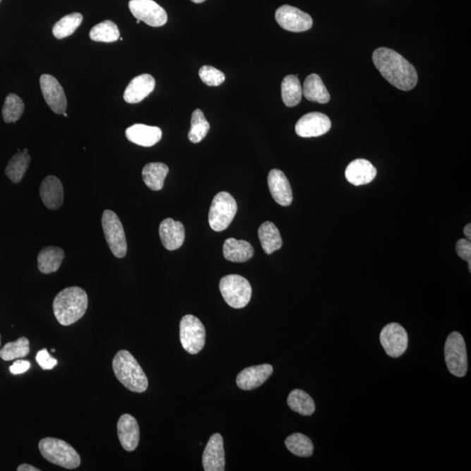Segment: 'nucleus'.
Instances as JSON below:
<instances>
[{"label": "nucleus", "instance_id": "1", "mask_svg": "<svg viewBox=\"0 0 471 471\" xmlns=\"http://www.w3.org/2000/svg\"><path fill=\"white\" fill-rule=\"evenodd\" d=\"M372 58L375 68L393 87L400 90L410 91L417 86V70L396 51L381 47L374 51Z\"/></svg>", "mask_w": 471, "mask_h": 471}, {"label": "nucleus", "instance_id": "2", "mask_svg": "<svg viewBox=\"0 0 471 471\" xmlns=\"http://www.w3.org/2000/svg\"><path fill=\"white\" fill-rule=\"evenodd\" d=\"M88 305L87 294L78 286L68 287L57 294L53 307L55 318L62 326H70L82 319Z\"/></svg>", "mask_w": 471, "mask_h": 471}, {"label": "nucleus", "instance_id": "3", "mask_svg": "<svg viewBox=\"0 0 471 471\" xmlns=\"http://www.w3.org/2000/svg\"><path fill=\"white\" fill-rule=\"evenodd\" d=\"M113 370L118 381L130 391L143 393L148 389V378L130 352L121 350L116 353L113 360Z\"/></svg>", "mask_w": 471, "mask_h": 471}, {"label": "nucleus", "instance_id": "4", "mask_svg": "<svg viewBox=\"0 0 471 471\" xmlns=\"http://www.w3.org/2000/svg\"><path fill=\"white\" fill-rule=\"evenodd\" d=\"M39 448L44 458L62 468L73 470L80 465L78 452L67 441L47 437L39 441Z\"/></svg>", "mask_w": 471, "mask_h": 471}, {"label": "nucleus", "instance_id": "5", "mask_svg": "<svg viewBox=\"0 0 471 471\" xmlns=\"http://www.w3.org/2000/svg\"><path fill=\"white\" fill-rule=\"evenodd\" d=\"M219 289L226 302L235 309L245 307L252 299V286L240 275L231 274L221 279Z\"/></svg>", "mask_w": 471, "mask_h": 471}, {"label": "nucleus", "instance_id": "6", "mask_svg": "<svg viewBox=\"0 0 471 471\" xmlns=\"http://www.w3.org/2000/svg\"><path fill=\"white\" fill-rule=\"evenodd\" d=\"M238 212L237 202L228 192H220L214 197L209 209V224L215 231L226 230Z\"/></svg>", "mask_w": 471, "mask_h": 471}, {"label": "nucleus", "instance_id": "7", "mask_svg": "<svg viewBox=\"0 0 471 471\" xmlns=\"http://www.w3.org/2000/svg\"><path fill=\"white\" fill-rule=\"evenodd\" d=\"M444 353L448 371L456 377H465L468 370V356L465 341L461 334L453 332L448 336Z\"/></svg>", "mask_w": 471, "mask_h": 471}, {"label": "nucleus", "instance_id": "8", "mask_svg": "<svg viewBox=\"0 0 471 471\" xmlns=\"http://www.w3.org/2000/svg\"><path fill=\"white\" fill-rule=\"evenodd\" d=\"M102 224L106 243L114 256L123 259L128 252L126 236L123 224L115 212L106 209L102 214Z\"/></svg>", "mask_w": 471, "mask_h": 471}, {"label": "nucleus", "instance_id": "9", "mask_svg": "<svg viewBox=\"0 0 471 471\" xmlns=\"http://www.w3.org/2000/svg\"><path fill=\"white\" fill-rule=\"evenodd\" d=\"M206 332L204 324L193 315L183 316L180 322V341L183 349L190 355H197L205 345Z\"/></svg>", "mask_w": 471, "mask_h": 471}, {"label": "nucleus", "instance_id": "10", "mask_svg": "<svg viewBox=\"0 0 471 471\" xmlns=\"http://www.w3.org/2000/svg\"><path fill=\"white\" fill-rule=\"evenodd\" d=\"M128 6L137 20L153 27H163L168 21L166 11L153 0H130Z\"/></svg>", "mask_w": 471, "mask_h": 471}, {"label": "nucleus", "instance_id": "11", "mask_svg": "<svg viewBox=\"0 0 471 471\" xmlns=\"http://www.w3.org/2000/svg\"><path fill=\"white\" fill-rule=\"evenodd\" d=\"M380 341L385 352L392 358L402 356L408 348V334L398 323H390L384 326L380 334Z\"/></svg>", "mask_w": 471, "mask_h": 471}, {"label": "nucleus", "instance_id": "12", "mask_svg": "<svg viewBox=\"0 0 471 471\" xmlns=\"http://www.w3.org/2000/svg\"><path fill=\"white\" fill-rule=\"evenodd\" d=\"M276 20L285 30L301 32L312 27V18L309 14L288 5L282 6L276 11Z\"/></svg>", "mask_w": 471, "mask_h": 471}, {"label": "nucleus", "instance_id": "13", "mask_svg": "<svg viewBox=\"0 0 471 471\" xmlns=\"http://www.w3.org/2000/svg\"><path fill=\"white\" fill-rule=\"evenodd\" d=\"M39 83L43 97L50 109L58 115L65 113L68 102L60 82L54 76L43 75L40 77Z\"/></svg>", "mask_w": 471, "mask_h": 471}, {"label": "nucleus", "instance_id": "14", "mask_svg": "<svg viewBox=\"0 0 471 471\" xmlns=\"http://www.w3.org/2000/svg\"><path fill=\"white\" fill-rule=\"evenodd\" d=\"M332 123L329 116L322 113L312 112L300 118L295 126L296 134L300 137H318L330 130Z\"/></svg>", "mask_w": 471, "mask_h": 471}, {"label": "nucleus", "instance_id": "15", "mask_svg": "<svg viewBox=\"0 0 471 471\" xmlns=\"http://www.w3.org/2000/svg\"><path fill=\"white\" fill-rule=\"evenodd\" d=\"M202 466L205 471H224L226 470V453L224 439L219 433L212 435L206 445L202 455Z\"/></svg>", "mask_w": 471, "mask_h": 471}, {"label": "nucleus", "instance_id": "16", "mask_svg": "<svg viewBox=\"0 0 471 471\" xmlns=\"http://www.w3.org/2000/svg\"><path fill=\"white\" fill-rule=\"evenodd\" d=\"M272 373H274V367L270 364L250 367L238 374L236 381L239 389L253 390L264 384Z\"/></svg>", "mask_w": 471, "mask_h": 471}, {"label": "nucleus", "instance_id": "17", "mask_svg": "<svg viewBox=\"0 0 471 471\" xmlns=\"http://www.w3.org/2000/svg\"><path fill=\"white\" fill-rule=\"evenodd\" d=\"M268 186L271 197L277 204L285 207L292 204L293 200L292 187L281 171L271 169L268 175Z\"/></svg>", "mask_w": 471, "mask_h": 471}, {"label": "nucleus", "instance_id": "18", "mask_svg": "<svg viewBox=\"0 0 471 471\" xmlns=\"http://www.w3.org/2000/svg\"><path fill=\"white\" fill-rule=\"evenodd\" d=\"M117 433L121 446L127 451H134L140 440L137 421L130 414L121 415L117 423Z\"/></svg>", "mask_w": 471, "mask_h": 471}, {"label": "nucleus", "instance_id": "19", "mask_svg": "<svg viewBox=\"0 0 471 471\" xmlns=\"http://www.w3.org/2000/svg\"><path fill=\"white\" fill-rule=\"evenodd\" d=\"M159 235L164 248L168 251H176L181 247L185 242V226L178 221L166 219L160 224Z\"/></svg>", "mask_w": 471, "mask_h": 471}, {"label": "nucleus", "instance_id": "20", "mask_svg": "<svg viewBox=\"0 0 471 471\" xmlns=\"http://www.w3.org/2000/svg\"><path fill=\"white\" fill-rule=\"evenodd\" d=\"M154 87H156V80L154 77L148 73H143V75L135 77L128 85L124 92V100L131 104L141 102L152 93Z\"/></svg>", "mask_w": 471, "mask_h": 471}, {"label": "nucleus", "instance_id": "21", "mask_svg": "<svg viewBox=\"0 0 471 471\" xmlns=\"http://www.w3.org/2000/svg\"><path fill=\"white\" fill-rule=\"evenodd\" d=\"M43 204L49 209H58L63 204L64 190L61 180L54 176H47L39 188Z\"/></svg>", "mask_w": 471, "mask_h": 471}, {"label": "nucleus", "instance_id": "22", "mask_svg": "<svg viewBox=\"0 0 471 471\" xmlns=\"http://www.w3.org/2000/svg\"><path fill=\"white\" fill-rule=\"evenodd\" d=\"M377 175V169L369 161L356 159L348 164L345 176L348 181L355 186L369 185Z\"/></svg>", "mask_w": 471, "mask_h": 471}, {"label": "nucleus", "instance_id": "23", "mask_svg": "<svg viewBox=\"0 0 471 471\" xmlns=\"http://www.w3.org/2000/svg\"><path fill=\"white\" fill-rule=\"evenodd\" d=\"M161 136L163 132L160 128L145 124H135L126 130V137L128 141L142 147L156 145L161 141Z\"/></svg>", "mask_w": 471, "mask_h": 471}, {"label": "nucleus", "instance_id": "24", "mask_svg": "<svg viewBox=\"0 0 471 471\" xmlns=\"http://www.w3.org/2000/svg\"><path fill=\"white\" fill-rule=\"evenodd\" d=\"M224 257L234 263H244L252 259L254 249L249 242L234 238L226 239L223 247Z\"/></svg>", "mask_w": 471, "mask_h": 471}, {"label": "nucleus", "instance_id": "25", "mask_svg": "<svg viewBox=\"0 0 471 471\" xmlns=\"http://www.w3.org/2000/svg\"><path fill=\"white\" fill-rule=\"evenodd\" d=\"M63 250L56 246L44 248L38 255L39 271L44 274H53L60 269L62 260L64 259Z\"/></svg>", "mask_w": 471, "mask_h": 471}, {"label": "nucleus", "instance_id": "26", "mask_svg": "<svg viewBox=\"0 0 471 471\" xmlns=\"http://www.w3.org/2000/svg\"><path fill=\"white\" fill-rule=\"evenodd\" d=\"M303 94L308 101L326 104L330 101V94L322 78L316 73L307 76L302 87Z\"/></svg>", "mask_w": 471, "mask_h": 471}, {"label": "nucleus", "instance_id": "27", "mask_svg": "<svg viewBox=\"0 0 471 471\" xmlns=\"http://www.w3.org/2000/svg\"><path fill=\"white\" fill-rule=\"evenodd\" d=\"M259 238L264 252L271 255L282 247L283 241L281 233L274 223L264 222L259 229Z\"/></svg>", "mask_w": 471, "mask_h": 471}, {"label": "nucleus", "instance_id": "28", "mask_svg": "<svg viewBox=\"0 0 471 471\" xmlns=\"http://www.w3.org/2000/svg\"><path fill=\"white\" fill-rule=\"evenodd\" d=\"M169 167L161 163H150L146 164L142 169L143 182L149 189L158 191L163 189L164 180L169 173Z\"/></svg>", "mask_w": 471, "mask_h": 471}, {"label": "nucleus", "instance_id": "29", "mask_svg": "<svg viewBox=\"0 0 471 471\" xmlns=\"http://www.w3.org/2000/svg\"><path fill=\"white\" fill-rule=\"evenodd\" d=\"M30 163L31 157L29 156L27 149H25L23 152H18L11 158L6 168V175L11 181L18 183L23 178Z\"/></svg>", "mask_w": 471, "mask_h": 471}, {"label": "nucleus", "instance_id": "30", "mask_svg": "<svg viewBox=\"0 0 471 471\" xmlns=\"http://www.w3.org/2000/svg\"><path fill=\"white\" fill-rule=\"evenodd\" d=\"M287 404L293 411L307 417L312 415L315 411L314 400L301 389H294L289 393Z\"/></svg>", "mask_w": 471, "mask_h": 471}, {"label": "nucleus", "instance_id": "31", "mask_svg": "<svg viewBox=\"0 0 471 471\" xmlns=\"http://www.w3.org/2000/svg\"><path fill=\"white\" fill-rule=\"evenodd\" d=\"M283 102L287 106H295L301 101L303 92L300 80L295 75H287L281 84Z\"/></svg>", "mask_w": 471, "mask_h": 471}, {"label": "nucleus", "instance_id": "32", "mask_svg": "<svg viewBox=\"0 0 471 471\" xmlns=\"http://www.w3.org/2000/svg\"><path fill=\"white\" fill-rule=\"evenodd\" d=\"M285 444L290 452L300 458H310L314 453V444L310 438L303 434H293L286 438Z\"/></svg>", "mask_w": 471, "mask_h": 471}, {"label": "nucleus", "instance_id": "33", "mask_svg": "<svg viewBox=\"0 0 471 471\" xmlns=\"http://www.w3.org/2000/svg\"><path fill=\"white\" fill-rule=\"evenodd\" d=\"M90 39L97 42L111 43L120 38V32L114 22L105 20L91 29Z\"/></svg>", "mask_w": 471, "mask_h": 471}, {"label": "nucleus", "instance_id": "34", "mask_svg": "<svg viewBox=\"0 0 471 471\" xmlns=\"http://www.w3.org/2000/svg\"><path fill=\"white\" fill-rule=\"evenodd\" d=\"M83 17L80 13L68 14L59 20L53 28L55 38L62 39L72 35L76 29L82 25Z\"/></svg>", "mask_w": 471, "mask_h": 471}, {"label": "nucleus", "instance_id": "35", "mask_svg": "<svg viewBox=\"0 0 471 471\" xmlns=\"http://www.w3.org/2000/svg\"><path fill=\"white\" fill-rule=\"evenodd\" d=\"M29 353H30V342L27 338L21 337L16 341L9 342L4 345L0 350V357L4 360L9 362V360L24 358Z\"/></svg>", "mask_w": 471, "mask_h": 471}, {"label": "nucleus", "instance_id": "36", "mask_svg": "<svg viewBox=\"0 0 471 471\" xmlns=\"http://www.w3.org/2000/svg\"><path fill=\"white\" fill-rule=\"evenodd\" d=\"M209 130L208 121L201 109H196L191 117V127L189 132V139L191 142L198 143L202 141Z\"/></svg>", "mask_w": 471, "mask_h": 471}, {"label": "nucleus", "instance_id": "37", "mask_svg": "<svg viewBox=\"0 0 471 471\" xmlns=\"http://www.w3.org/2000/svg\"><path fill=\"white\" fill-rule=\"evenodd\" d=\"M24 110L25 104L20 97L17 94H10L7 95L3 106V119L6 123H16L23 115Z\"/></svg>", "mask_w": 471, "mask_h": 471}, {"label": "nucleus", "instance_id": "38", "mask_svg": "<svg viewBox=\"0 0 471 471\" xmlns=\"http://www.w3.org/2000/svg\"><path fill=\"white\" fill-rule=\"evenodd\" d=\"M200 76L202 82L209 87H218L226 80V75L220 70L212 67V66H204L200 70Z\"/></svg>", "mask_w": 471, "mask_h": 471}, {"label": "nucleus", "instance_id": "39", "mask_svg": "<svg viewBox=\"0 0 471 471\" xmlns=\"http://www.w3.org/2000/svg\"><path fill=\"white\" fill-rule=\"evenodd\" d=\"M36 360L44 370L53 369L58 364V360L51 357L47 349H42L37 353Z\"/></svg>", "mask_w": 471, "mask_h": 471}, {"label": "nucleus", "instance_id": "40", "mask_svg": "<svg viewBox=\"0 0 471 471\" xmlns=\"http://www.w3.org/2000/svg\"><path fill=\"white\" fill-rule=\"evenodd\" d=\"M456 252L462 259L467 261L468 264H471V243L468 239H460L456 243Z\"/></svg>", "mask_w": 471, "mask_h": 471}, {"label": "nucleus", "instance_id": "41", "mask_svg": "<svg viewBox=\"0 0 471 471\" xmlns=\"http://www.w3.org/2000/svg\"><path fill=\"white\" fill-rule=\"evenodd\" d=\"M31 367L30 362L27 360H18L10 367V372L13 374H21L25 373Z\"/></svg>", "mask_w": 471, "mask_h": 471}, {"label": "nucleus", "instance_id": "42", "mask_svg": "<svg viewBox=\"0 0 471 471\" xmlns=\"http://www.w3.org/2000/svg\"><path fill=\"white\" fill-rule=\"evenodd\" d=\"M18 471H40L39 469L35 468V467L29 465H21L18 467Z\"/></svg>", "mask_w": 471, "mask_h": 471}, {"label": "nucleus", "instance_id": "43", "mask_svg": "<svg viewBox=\"0 0 471 471\" xmlns=\"http://www.w3.org/2000/svg\"><path fill=\"white\" fill-rule=\"evenodd\" d=\"M463 233H465V237L468 238V240L470 241L471 239V224H468L467 226L465 227V230H463Z\"/></svg>", "mask_w": 471, "mask_h": 471}, {"label": "nucleus", "instance_id": "44", "mask_svg": "<svg viewBox=\"0 0 471 471\" xmlns=\"http://www.w3.org/2000/svg\"><path fill=\"white\" fill-rule=\"evenodd\" d=\"M191 1H192L194 3L200 4V3H202V2L205 1V0H191Z\"/></svg>", "mask_w": 471, "mask_h": 471}, {"label": "nucleus", "instance_id": "45", "mask_svg": "<svg viewBox=\"0 0 471 471\" xmlns=\"http://www.w3.org/2000/svg\"><path fill=\"white\" fill-rule=\"evenodd\" d=\"M63 114H64V116H65V117H67V116H68V114H66V113H63Z\"/></svg>", "mask_w": 471, "mask_h": 471}, {"label": "nucleus", "instance_id": "46", "mask_svg": "<svg viewBox=\"0 0 471 471\" xmlns=\"http://www.w3.org/2000/svg\"><path fill=\"white\" fill-rule=\"evenodd\" d=\"M0 1H1V0H0Z\"/></svg>", "mask_w": 471, "mask_h": 471}]
</instances>
